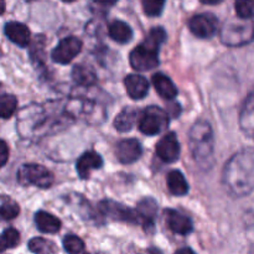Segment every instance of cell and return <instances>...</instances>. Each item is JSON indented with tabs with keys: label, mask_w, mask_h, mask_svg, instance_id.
<instances>
[{
	"label": "cell",
	"mask_w": 254,
	"mask_h": 254,
	"mask_svg": "<svg viewBox=\"0 0 254 254\" xmlns=\"http://www.w3.org/2000/svg\"><path fill=\"white\" fill-rule=\"evenodd\" d=\"M76 121L67 103L47 101L31 103L19 112L16 122L17 133L25 140H40L71 126Z\"/></svg>",
	"instance_id": "6da1fadb"
},
{
	"label": "cell",
	"mask_w": 254,
	"mask_h": 254,
	"mask_svg": "<svg viewBox=\"0 0 254 254\" xmlns=\"http://www.w3.org/2000/svg\"><path fill=\"white\" fill-rule=\"evenodd\" d=\"M222 185L231 196L245 197L254 191V148L237 151L222 171Z\"/></svg>",
	"instance_id": "7a4b0ae2"
},
{
	"label": "cell",
	"mask_w": 254,
	"mask_h": 254,
	"mask_svg": "<svg viewBox=\"0 0 254 254\" xmlns=\"http://www.w3.org/2000/svg\"><path fill=\"white\" fill-rule=\"evenodd\" d=\"M166 40V32L163 27H154L144 42L135 47L129 55L130 64L136 71H150L160 64L159 50Z\"/></svg>",
	"instance_id": "3957f363"
},
{
	"label": "cell",
	"mask_w": 254,
	"mask_h": 254,
	"mask_svg": "<svg viewBox=\"0 0 254 254\" xmlns=\"http://www.w3.org/2000/svg\"><path fill=\"white\" fill-rule=\"evenodd\" d=\"M191 154L201 168L208 169L213 164L215 138L211 124L207 121H197L189 131Z\"/></svg>",
	"instance_id": "277c9868"
},
{
	"label": "cell",
	"mask_w": 254,
	"mask_h": 254,
	"mask_svg": "<svg viewBox=\"0 0 254 254\" xmlns=\"http://www.w3.org/2000/svg\"><path fill=\"white\" fill-rule=\"evenodd\" d=\"M221 42L226 46L240 47L254 41V22L252 20L231 19L220 30Z\"/></svg>",
	"instance_id": "5b68a950"
},
{
	"label": "cell",
	"mask_w": 254,
	"mask_h": 254,
	"mask_svg": "<svg viewBox=\"0 0 254 254\" xmlns=\"http://www.w3.org/2000/svg\"><path fill=\"white\" fill-rule=\"evenodd\" d=\"M17 183L22 186L49 189L54 185V175L49 169L39 164H24L16 174Z\"/></svg>",
	"instance_id": "8992f818"
},
{
	"label": "cell",
	"mask_w": 254,
	"mask_h": 254,
	"mask_svg": "<svg viewBox=\"0 0 254 254\" xmlns=\"http://www.w3.org/2000/svg\"><path fill=\"white\" fill-rule=\"evenodd\" d=\"M138 127L145 135H156L169 127L168 112L155 106L148 107L141 113Z\"/></svg>",
	"instance_id": "52a82bcc"
},
{
	"label": "cell",
	"mask_w": 254,
	"mask_h": 254,
	"mask_svg": "<svg viewBox=\"0 0 254 254\" xmlns=\"http://www.w3.org/2000/svg\"><path fill=\"white\" fill-rule=\"evenodd\" d=\"M99 211L107 217L114 221H122V222L133 223V225H140L136 210L122 205L112 200H103L99 202Z\"/></svg>",
	"instance_id": "ba28073f"
},
{
	"label": "cell",
	"mask_w": 254,
	"mask_h": 254,
	"mask_svg": "<svg viewBox=\"0 0 254 254\" xmlns=\"http://www.w3.org/2000/svg\"><path fill=\"white\" fill-rule=\"evenodd\" d=\"M189 29L198 39H211L217 34L218 19L210 12L197 14L190 19Z\"/></svg>",
	"instance_id": "9c48e42d"
},
{
	"label": "cell",
	"mask_w": 254,
	"mask_h": 254,
	"mask_svg": "<svg viewBox=\"0 0 254 254\" xmlns=\"http://www.w3.org/2000/svg\"><path fill=\"white\" fill-rule=\"evenodd\" d=\"M82 44L81 40L76 36H68L62 39L56 47L52 50V61L60 64H67L81 52Z\"/></svg>",
	"instance_id": "30bf717a"
},
{
	"label": "cell",
	"mask_w": 254,
	"mask_h": 254,
	"mask_svg": "<svg viewBox=\"0 0 254 254\" xmlns=\"http://www.w3.org/2000/svg\"><path fill=\"white\" fill-rule=\"evenodd\" d=\"M180 143L174 131L165 134L156 144V155L164 163H175L180 158Z\"/></svg>",
	"instance_id": "8fae6325"
},
{
	"label": "cell",
	"mask_w": 254,
	"mask_h": 254,
	"mask_svg": "<svg viewBox=\"0 0 254 254\" xmlns=\"http://www.w3.org/2000/svg\"><path fill=\"white\" fill-rule=\"evenodd\" d=\"M143 154L141 144L136 139H123L118 143L116 150V155L119 163L122 164H133L140 159Z\"/></svg>",
	"instance_id": "7c38bea8"
},
{
	"label": "cell",
	"mask_w": 254,
	"mask_h": 254,
	"mask_svg": "<svg viewBox=\"0 0 254 254\" xmlns=\"http://www.w3.org/2000/svg\"><path fill=\"white\" fill-rule=\"evenodd\" d=\"M164 216H165V221L169 230L173 231L176 235L188 236L192 232V221L184 213L173 210V208H168L164 212Z\"/></svg>",
	"instance_id": "4fadbf2b"
},
{
	"label": "cell",
	"mask_w": 254,
	"mask_h": 254,
	"mask_svg": "<svg viewBox=\"0 0 254 254\" xmlns=\"http://www.w3.org/2000/svg\"><path fill=\"white\" fill-rule=\"evenodd\" d=\"M240 127L246 136L254 140V89L243 102L240 113Z\"/></svg>",
	"instance_id": "5bb4252c"
},
{
	"label": "cell",
	"mask_w": 254,
	"mask_h": 254,
	"mask_svg": "<svg viewBox=\"0 0 254 254\" xmlns=\"http://www.w3.org/2000/svg\"><path fill=\"white\" fill-rule=\"evenodd\" d=\"M103 166V159L98 153L93 150L86 151L78 158L76 163L77 174L82 180H86L92 170H98Z\"/></svg>",
	"instance_id": "9a60e30c"
},
{
	"label": "cell",
	"mask_w": 254,
	"mask_h": 254,
	"mask_svg": "<svg viewBox=\"0 0 254 254\" xmlns=\"http://www.w3.org/2000/svg\"><path fill=\"white\" fill-rule=\"evenodd\" d=\"M4 32L7 39L19 47L29 46L31 34H30L29 27L25 24L17 21L6 22L4 26Z\"/></svg>",
	"instance_id": "2e32d148"
},
{
	"label": "cell",
	"mask_w": 254,
	"mask_h": 254,
	"mask_svg": "<svg viewBox=\"0 0 254 254\" xmlns=\"http://www.w3.org/2000/svg\"><path fill=\"white\" fill-rule=\"evenodd\" d=\"M124 84H126L127 92L129 97L135 101L145 98L149 92V82L148 79L140 74H128L124 78Z\"/></svg>",
	"instance_id": "e0dca14e"
},
{
	"label": "cell",
	"mask_w": 254,
	"mask_h": 254,
	"mask_svg": "<svg viewBox=\"0 0 254 254\" xmlns=\"http://www.w3.org/2000/svg\"><path fill=\"white\" fill-rule=\"evenodd\" d=\"M139 218H140V225L146 231L154 228V221L158 215V203L151 197H146L138 203L136 207Z\"/></svg>",
	"instance_id": "ac0fdd59"
},
{
	"label": "cell",
	"mask_w": 254,
	"mask_h": 254,
	"mask_svg": "<svg viewBox=\"0 0 254 254\" xmlns=\"http://www.w3.org/2000/svg\"><path fill=\"white\" fill-rule=\"evenodd\" d=\"M151 79H153V84L155 87L156 92H158L161 98L168 99V101H173V99L176 98L179 93L178 87L166 74L158 72V73L154 74Z\"/></svg>",
	"instance_id": "d6986e66"
},
{
	"label": "cell",
	"mask_w": 254,
	"mask_h": 254,
	"mask_svg": "<svg viewBox=\"0 0 254 254\" xmlns=\"http://www.w3.org/2000/svg\"><path fill=\"white\" fill-rule=\"evenodd\" d=\"M35 225L37 230L44 233H57L61 230V221L45 211H37L35 213Z\"/></svg>",
	"instance_id": "ffe728a7"
},
{
	"label": "cell",
	"mask_w": 254,
	"mask_h": 254,
	"mask_svg": "<svg viewBox=\"0 0 254 254\" xmlns=\"http://www.w3.org/2000/svg\"><path fill=\"white\" fill-rule=\"evenodd\" d=\"M108 34L112 40L118 44H127L133 39V30L127 22L122 20H114L108 26Z\"/></svg>",
	"instance_id": "44dd1931"
},
{
	"label": "cell",
	"mask_w": 254,
	"mask_h": 254,
	"mask_svg": "<svg viewBox=\"0 0 254 254\" xmlns=\"http://www.w3.org/2000/svg\"><path fill=\"white\" fill-rule=\"evenodd\" d=\"M138 111L133 107L124 108L114 119V128L121 133L130 131L138 121Z\"/></svg>",
	"instance_id": "7402d4cb"
},
{
	"label": "cell",
	"mask_w": 254,
	"mask_h": 254,
	"mask_svg": "<svg viewBox=\"0 0 254 254\" xmlns=\"http://www.w3.org/2000/svg\"><path fill=\"white\" fill-rule=\"evenodd\" d=\"M168 189L174 196H185L189 193V184L185 176L179 170H173L166 176Z\"/></svg>",
	"instance_id": "603a6c76"
},
{
	"label": "cell",
	"mask_w": 254,
	"mask_h": 254,
	"mask_svg": "<svg viewBox=\"0 0 254 254\" xmlns=\"http://www.w3.org/2000/svg\"><path fill=\"white\" fill-rule=\"evenodd\" d=\"M72 78L78 86L81 87H91L96 83L97 76L91 67L83 66V64H77L72 69Z\"/></svg>",
	"instance_id": "cb8c5ba5"
},
{
	"label": "cell",
	"mask_w": 254,
	"mask_h": 254,
	"mask_svg": "<svg viewBox=\"0 0 254 254\" xmlns=\"http://www.w3.org/2000/svg\"><path fill=\"white\" fill-rule=\"evenodd\" d=\"M30 252L34 254H56L57 247L54 242L42 237H35L27 243Z\"/></svg>",
	"instance_id": "d4e9b609"
},
{
	"label": "cell",
	"mask_w": 254,
	"mask_h": 254,
	"mask_svg": "<svg viewBox=\"0 0 254 254\" xmlns=\"http://www.w3.org/2000/svg\"><path fill=\"white\" fill-rule=\"evenodd\" d=\"M20 213V207L10 197H4L0 202V222L11 221L16 218Z\"/></svg>",
	"instance_id": "484cf974"
},
{
	"label": "cell",
	"mask_w": 254,
	"mask_h": 254,
	"mask_svg": "<svg viewBox=\"0 0 254 254\" xmlns=\"http://www.w3.org/2000/svg\"><path fill=\"white\" fill-rule=\"evenodd\" d=\"M20 243V233L14 227H9L0 236V253L17 247Z\"/></svg>",
	"instance_id": "4316f807"
},
{
	"label": "cell",
	"mask_w": 254,
	"mask_h": 254,
	"mask_svg": "<svg viewBox=\"0 0 254 254\" xmlns=\"http://www.w3.org/2000/svg\"><path fill=\"white\" fill-rule=\"evenodd\" d=\"M16 107V97L12 94H1L0 96V118L9 119L15 113Z\"/></svg>",
	"instance_id": "83f0119b"
},
{
	"label": "cell",
	"mask_w": 254,
	"mask_h": 254,
	"mask_svg": "<svg viewBox=\"0 0 254 254\" xmlns=\"http://www.w3.org/2000/svg\"><path fill=\"white\" fill-rule=\"evenodd\" d=\"M64 248L68 254H87L84 242L74 235H67L64 238Z\"/></svg>",
	"instance_id": "f1b7e54d"
},
{
	"label": "cell",
	"mask_w": 254,
	"mask_h": 254,
	"mask_svg": "<svg viewBox=\"0 0 254 254\" xmlns=\"http://www.w3.org/2000/svg\"><path fill=\"white\" fill-rule=\"evenodd\" d=\"M236 12H237L240 19L250 20L254 19V1H246V0H240L235 4Z\"/></svg>",
	"instance_id": "f546056e"
},
{
	"label": "cell",
	"mask_w": 254,
	"mask_h": 254,
	"mask_svg": "<svg viewBox=\"0 0 254 254\" xmlns=\"http://www.w3.org/2000/svg\"><path fill=\"white\" fill-rule=\"evenodd\" d=\"M143 5V10L146 15L149 16H158L163 12L164 6H165V1H158V0H144L141 2Z\"/></svg>",
	"instance_id": "4dcf8cb0"
},
{
	"label": "cell",
	"mask_w": 254,
	"mask_h": 254,
	"mask_svg": "<svg viewBox=\"0 0 254 254\" xmlns=\"http://www.w3.org/2000/svg\"><path fill=\"white\" fill-rule=\"evenodd\" d=\"M7 160H9V146L6 141L0 139V169L6 165Z\"/></svg>",
	"instance_id": "1f68e13d"
},
{
	"label": "cell",
	"mask_w": 254,
	"mask_h": 254,
	"mask_svg": "<svg viewBox=\"0 0 254 254\" xmlns=\"http://www.w3.org/2000/svg\"><path fill=\"white\" fill-rule=\"evenodd\" d=\"M175 254H196V253L193 252V251L191 250V248L184 247V248H180V250L176 251Z\"/></svg>",
	"instance_id": "d6a6232c"
},
{
	"label": "cell",
	"mask_w": 254,
	"mask_h": 254,
	"mask_svg": "<svg viewBox=\"0 0 254 254\" xmlns=\"http://www.w3.org/2000/svg\"><path fill=\"white\" fill-rule=\"evenodd\" d=\"M5 6H6V5H5V2H4V1H1V0H0V15L4 14V11H5Z\"/></svg>",
	"instance_id": "836d02e7"
},
{
	"label": "cell",
	"mask_w": 254,
	"mask_h": 254,
	"mask_svg": "<svg viewBox=\"0 0 254 254\" xmlns=\"http://www.w3.org/2000/svg\"><path fill=\"white\" fill-rule=\"evenodd\" d=\"M248 254H254V246H253L252 248H251V250H250V252H248Z\"/></svg>",
	"instance_id": "e575fe53"
}]
</instances>
